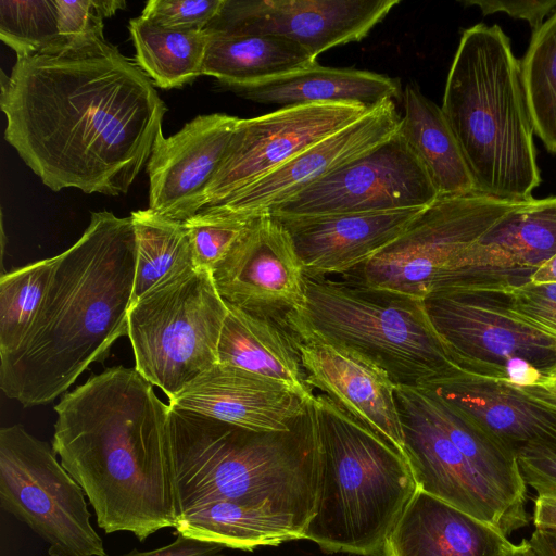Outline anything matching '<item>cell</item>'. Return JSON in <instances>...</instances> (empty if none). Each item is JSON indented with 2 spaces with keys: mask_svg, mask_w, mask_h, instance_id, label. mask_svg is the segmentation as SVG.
Instances as JSON below:
<instances>
[{
  "mask_svg": "<svg viewBox=\"0 0 556 556\" xmlns=\"http://www.w3.org/2000/svg\"><path fill=\"white\" fill-rule=\"evenodd\" d=\"M0 106L7 142L43 185L106 195L129 190L166 112L152 80L106 41L16 58Z\"/></svg>",
  "mask_w": 556,
  "mask_h": 556,
  "instance_id": "1",
  "label": "cell"
},
{
  "mask_svg": "<svg viewBox=\"0 0 556 556\" xmlns=\"http://www.w3.org/2000/svg\"><path fill=\"white\" fill-rule=\"evenodd\" d=\"M52 448L105 533L144 541L176 526L169 405L136 368L115 366L55 405Z\"/></svg>",
  "mask_w": 556,
  "mask_h": 556,
  "instance_id": "2",
  "label": "cell"
},
{
  "mask_svg": "<svg viewBox=\"0 0 556 556\" xmlns=\"http://www.w3.org/2000/svg\"><path fill=\"white\" fill-rule=\"evenodd\" d=\"M136 262L131 216L93 212L83 236L55 256L25 339L0 356V388L7 397L24 407L55 400L128 334Z\"/></svg>",
  "mask_w": 556,
  "mask_h": 556,
  "instance_id": "3",
  "label": "cell"
},
{
  "mask_svg": "<svg viewBox=\"0 0 556 556\" xmlns=\"http://www.w3.org/2000/svg\"><path fill=\"white\" fill-rule=\"evenodd\" d=\"M314 401L288 430L271 432L169 406L177 519L195 507L227 501L264 507L307 527L320 470Z\"/></svg>",
  "mask_w": 556,
  "mask_h": 556,
  "instance_id": "4",
  "label": "cell"
},
{
  "mask_svg": "<svg viewBox=\"0 0 556 556\" xmlns=\"http://www.w3.org/2000/svg\"><path fill=\"white\" fill-rule=\"evenodd\" d=\"M441 109L478 192L508 201L533 198L542 179L521 63L498 25L479 23L463 31Z\"/></svg>",
  "mask_w": 556,
  "mask_h": 556,
  "instance_id": "5",
  "label": "cell"
},
{
  "mask_svg": "<svg viewBox=\"0 0 556 556\" xmlns=\"http://www.w3.org/2000/svg\"><path fill=\"white\" fill-rule=\"evenodd\" d=\"M315 409L320 470L303 539L326 553L384 556L387 540L418 490L405 457L324 394Z\"/></svg>",
  "mask_w": 556,
  "mask_h": 556,
  "instance_id": "6",
  "label": "cell"
},
{
  "mask_svg": "<svg viewBox=\"0 0 556 556\" xmlns=\"http://www.w3.org/2000/svg\"><path fill=\"white\" fill-rule=\"evenodd\" d=\"M300 331L366 357L397 387H426L465 371L434 329L424 299L341 277H306V306L292 334Z\"/></svg>",
  "mask_w": 556,
  "mask_h": 556,
  "instance_id": "7",
  "label": "cell"
},
{
  "mask_svg": "<svg viewBox=\"0 0 556 556\" xmlns=\"http://www.w3.org/2000/svg\"><path fill=\"white\" fill-rule=\"evenodd\" d=\"M226 315L211 270L190 268L155 286L128 313L136 370L170 401L218 363Z\"/></svg>",
  "mask_w": 556,
  "mask_h": 556,
  "instance_id": "8",
  "label": "cell"
},
{
  "mask_svg": "<svg viewBox=\"0 0 556 556\" xmlns=\"http://www.w3.org/2000/svg\"><path fill=\"white\" fill-rule=\"evenodd\" d=\"M504 283L450 286L432 291L424 302L463 369L525 386L556 366V338L514 309Z\"/></svg>",
  "mask_w": 556,
  "mask_h": 556,
  "instance_id": "9",
  "label": "cell"
},
{
  "mask_svg": "<svg viewBox=\"0 0 556 556\" xmlns=\"http://www.w3.org/2000/svg\"><path fill=\"white\" fill-rule=\"evenodd\" d=\"M523 202L480 192L439 195L394 241L338 277L425 299L448 282L473 243Z\"/></svg>",
  "mask_w": 556,
  "mask_h": 556,
  "instance_id": "10",
  "label": "cell"
},
{
  "mask_svg": "<svg viewBox=\"0 0 556 556\" xmlns=\"http://www.w3.org/2000/svg\"><path fill=\"white\" fill-rule=\"evenodd\" d=\"M85 496L47 442L21 425L1 428V507L37 533L50 556H106Z\"/></svg>",
  "mask_w": 556,
  "mask_h": 556,
  "instance_id": "11",
  "label": "cell"
},
{
  "mask_svg": "<svg viewBox=\"0 0 556 556\" xmlns=\"http://www.w3.org/2000/svg\"><path fill=\"white\" fill-rule=\"evenodd\" d=\"M439 195L421 161L396 131L267 214L315 216L424 208Z\"/></svg>",
  "mask_w": 556,
  "mask_h": 556,
  "instance_id": "12",
  "label": "cell"
},
{
  "mask_svg": "<svg viewBox=\"0 0 556 556\" xmlns=\"http://www.w3.org/2000/svg\"><path fill=\"white\" fill-rule=\"evenodd\" d=\"M370 110L345 103L280 108L239 118L203 207H214Z\"/></svg>",
  "mask_w": 556,
  "mask_h": 556,
  "instance_id": "13",
  "label": "cell"
},
{
  "mask_svg": "<svg viewBox=\"0 0 556 556\" xmlns=\"http://www.w3.org/2000/svg\"><path fill=\"white\" fill-rule=\"evenodd\" d=\"M211 273L225 304L292 334L306 306V276L291 241L271 215H260Z\"/></svg>",
  "mask_w": 556,
  "mask_h": 556,
  "instance_id": "14",
  "label": "cell"
},
{
  "mask_svg": "<svg viewBox=\"0 0 556 556\" xmlns=\"http://www.w3.org/2000/svg\"><path fill=\"white\" fill-rule=\"evenodd\" d=\"M404 452L419 490L505 535L528 525L479 476L428 410L420 388L397 387Z\"/></svg>",
  "mask_w": 556,
  "mask_h": 556,
  "instance_id": "15",
  "label": "cell"
},
{
  "mask_svg": "<svg viewBox=\"0 0 556 556\" xmlns=\"http://www.w3.org/2000/svg\"><path fill=\"white\" fill-rule=\"evenodd\" d=\"M399 0H225L206 29L267 34L291 40L316 59L365 38Z\"/></svg>",
  "mask_w": 556,
  "mask_h": 556,
  "instance_id": "16",
  "label": "cell"
},
{
  "mask_svg": "<svg viewBox=\"0 0 556 556\" xmlns=\"http://www.w3.org/2000/svg\"><path fill=\"white\" fill-rule=\"evenodd\" d=\"M238 121L213 113L197 116L170 137L160 132L147 164L149 208L178 222L200 212Z\"/></svg>",
  "mask_w": 556,
  "mask_h": 556,
  "instance_id": "17",
  "label": "cell"
},
{
  "mask_svg": "<svg viewBox=\"0 0 556 556\" xmlns=\"http://www.w3.org/2000/svg\"><path fill=\"white\" fill-rule=\"evenodd\" d=\"M400 121L395 101H388L306 148L214 207L247 215L267 214L278 204L392 137L399 129Z\"/></svg>",
  "mask_w": 556,
  "mask_h": 556,
  "instance_id": "18",
  "label": "cell"
},
{
  "mask_svg": "<svg viewBox=\"0 0 556 556\" xmlns=\"http://www.w3.org/2000/svg\"><path fill=\"white\" fill-rule=\"evenodd\" d=\"M295 338L307 384L321 391L405 457L396 384L388 374L366 357L308 332H296Z\"/></svg>",
  "mask_w": 556,
  "mask_h": 556,
  "instance_id": "19",
  "label": "cell"
},
{
  "mask_svg": "<svg viewBox=\"0 0 556 556\" xmlns=\"http://www.w3.org/2000/svg\"><path fill=\"white\" fill-rule=\"evenodd\" d=\"M425 208V207H424ZM271 215L291 241L309 279L344 275L394 241L424 210Z\"/></svg>",
  "mask_w": 556,
  "mask_h": 556,
  "instance_id": "20",
  "label": "cell"
},
{
  "mask_svg": "<svg viewBox=\"0 0 556 556\" xmlns=\"http://www.w3.org/2000/svg\"><path fill=\"white\" fill-rule=\"evenodd\" d=\"M555 255L556 195L532 198L504 216L465 252L443 288L527 282Z\"/></svg>",
  "mask_w": 556,
  "mask_h": 556,
  "instance_id": "21",
  "label": "cell"
},
{
  "mask_svg": "<svg viewBox=\"0 0 556 556\" xmlns=\"http://www.w3.org/2000/svg\"><path fill=\"white\" fill-rule=\"evenodd\" d=\"M311 403L279 382L217 363L172 399L169 406L271 432L288 430Z\"/></svg>",
  "mask_w": 556,
  "mask_h": 556,
  "instance_id": "22",
  "label": "cell"
},
{
  "mask_svg": "<svg viewBox=\"0 0 556 556\" xmlns=\"http://www.w3.org/2000/svg\"><path fill=\"white\" fill-rule=\"evenodd\" d=\"M426 388L454 405L511 450L556 452V412L501 379L462 371Z\"/></svg>",
  "mask_w": 556,
  "mask_h": 556,
  "instance_id": "23",
  "label": "cell"
},
{
  "mask_svg": "<svg viewBox=\"0 0 556 556\" xmlns=\"http://www.w3.org/2000/svg\"><path fill=\"white\" fill-rule=\"evenodd\" d=\"M502 531L417 490L390 533L384 556H506Z\"/></svg>",
  "mask_w": 556,
  "mask_h": 556,
  "instance_id": "24",
  "label": "cell"
},
{
  "mask_svg": "<svg viewBox=\"0 0 556 556\" xmlns=\"http://www.w3.org/2000/svg\"><path fill=\"white\" fill-rule=\"evenodd\" d=\"M232 91L251 101L281 108L345 103L372 110L401 96L397 79L369 71L321 66L317 62Z\"/></svg>",
  "mask_w": 556,
  "mask_h": 556,
  "instance_id": "25",
  "label": "cell"
},
{
  "mask_svg": "<svg viewBox=\"0 0 556 556\" xmlns=\"http://www.w3.org/2000/svg\"><path fill=\"white\" fill-rule=\"evenodd\" d=\"M227 306L218 363L279 382L306 402L316 397L306 382L298 340L279 325Z\"/></svg>",
  "mask_w": 556,
  "mask_h": 556,
  "instance_id": "26",
  "label": "cell"
},
{
  "mask_svg": "<svg viewBox=\"0 0 556 556\" xmlns=\"http://www.w3.org/2000/svg\"><path fill=\"white\" fill-rule=\"evenodd\" d=\"M208 31L202 75L232 90L276 78L317 62L302 46L267 34Z\"/></svg>",
  "mask_w": 556,
  "mask_h": 556,
  "instance_id": "27",
  "label": "cell"
},
{
  "mask_svg": "<svg viewBox=\"0 0 556 556\" xmlns=\"http://www.w3.org/2000/svg\"><path fill=\"white\" fill-rule=\"evenodd\" d=\"M403 116L397 131L425 166L440 195L477 191L457 139L441 106L408 83L402 93Z\"/></svg>",
  "mask_w": 556,
  "mask_h": 556,
  "instance_id": "28",
  "label": "cell"
},
{
  "mask_svg": "<svg viewBox=\"0 0 556 556\" xmlns=\"http://www.w3.org/2000/svg\"><path fill=\"white\" fill-rule=\"evenodd\" d=\"M175 529L228 548L252 551L301 540L306 526L264 507L220 501L188 510L177 519Z\"/></svg>",
  "mask_w": 556,
  "mask_h": 556,
  "instance_id": "29",
  "label": "cell"
},
{
  "mask_svg": "<svg viewBox=\"0 0 556 556\" xmlns=\"http://www.w3.org/2000/svg\"><path fill=\"white\" fill-rule=\"evenodd\" d=\"M135 63L162 89L178 88L202 75L208 31L159 26L140 15L129 21Z\"/></svg>",
  "mask_w": 556,
  "mask_h": 556,
  "instance_id": "30",
  "label": "cell"
},
{
  "mask_svg": "<svg viewBox=\"0 0 556 556\" xmlns=\"http://www.w3.org/2000/svg\"><path fill=\"white\" fill-rule=\"evenodd\" d=\"M137 262L131 304L161 282L194 268V257L182 222L150 208L131 214Z\"/></svg>",
  "mask_w": 556,
  "mask_h": 556,
  "instance_id": "31",
  "label": "cell"
},
{
  "mask_svg": "<svg viewBox=\"0 0 556 556\" xmlns=\"http://www.w3.org/2000/svg\"><path fill=\"white\" fill-rule=\"evenodd\" d=\"M520 63L534 134L556 155V11L532 33Z\"/></svg>",
  "mask_w": 556,
  "mask_h": 556,
  "instance_id": "32",
  "label": "cell"
},
{
  "mask_svg": "<svg viewBox=\"0 0 556 556\" xmlns=\"http://www.w3.org/2000/svg\"><path fill=\"white\" fill-rule=\"evenodd\" d=\"M55 256L1 275L0 356L16 350L34 324L46 295Z\"/></svg>",
  "mask_w": 556,
  "mask_h": 556,
  "instance_id": "33",
  "label": "cell"
},
{
  "mask_svg": "<svg viewBox=\"0 0 556 556\" xmlns=\"http://www.w3.org/2000/svg\"><path fill=\"white\" fill-rule=\"evenodd\" d=\"M0 38L16 58L65 53L56 0H1Z\"/></svg>",
  "mask_w": 556,
  "mask_h": 556,
  "instance_id": "34",
  "label": "cell"
},
{
  "mask_svg": "<svg viewBox=\"0 0 556 556\" xmlns=\"http://www.w3.org/2000/svg\"><path fill=\"white\" fill-rule=\"evenodd\" d=\"M258 216L211 207L201 210L182 222L191 243L195 267L212 270Z\"/></svg>",
  "mask_w": 556,
  "mask_h": 556,
  "instance_id": "35",
  "label": "cell"
},
{
  "mask_svg": "<svg viewBox=\"0 0 556 556\" xmlns=\"http://www.w3.org/2000/svg\"><path fill=\"white\" fill-rule=\"evenodd\" d=\"M225 0H150L141 15L154 24L179 30H204Z\"/></svg>",
  "mask_w": 556,
  "mask_h": 556,
  "instance_id": "36",
  "label": "cell"
},
{
  "mask_svg": "<svg viewBox=\"0 0 556 556\" xmlns=\"http://www.w3.org/2000/svg\"><path fill=\"white\" fill-rule=\"evenodd\" d=\"M514 309L529 324L556 338V282L503 285Z\"/></svg>",
  "mask_w": 556,
  "mask_h": 556,
  "instance_id": "37",
  "label": "cell"
},
{
  "mask_svg": "<svg viewBox=\"0 0 556 556\" xmlns=\"http://www.w3.org/2000/svg\"><path fill=\"white\" fill-rule=\"evenodd\" d=\"M464 5L478 7L484 16L494 13H506L507 15L526 21L532 28L538 30L544 18L556 11V0H464Z\"/></svg>",
  "mask_w": 556,
  "mask_h": 556,
  "instance_id": "38",
  "label": "cell"
},
{
  "mask_svg": "<svg viewBox=\"0 0 556 556\" xmlns=\"http://www.w3.org/2000/svg\"><path fill=\"white\" fill-rule=\"evenodd\" d=\"M522 479L536 494L556 491V452L528 448L517 454Z\"/></svg>",
  "mask_w": 556,
  "mask_h": 556,
  "instance_id": "39",
  "label": "cell"
},
{
  "mask_svg": "<svg viewBox=\"0 0 556 556\" xmlns=\"http://www.w3.org/2000/svg\"><path fill=\"white\" fill-rule=\"evenodd\" d=\"M224 548L225 546L217 543L177 533L176 540L168 545L147 552L132 549L116 556H224Z\"/></svg>",
  "mask_w": 556,
  "mask_h": 556,
  "instance_id": "40",
  "label": "cell"
},
{
  "mask_svg": "<svg viewBox=\"0 0 556 556\" xmlns=\"http://www.w3.org/2000/svg\"><path fill=\"white\" fill-rule=\"evenodd\" d=\"M510 384L533 402L556 412V366L528 384Z\"/></svg>",
  "mask_w": 556,
  "mask_h": 556,
  "instance_id": "41",
  "label": "cell"
},
{
  "mask_svg": "<svg viewBox=\"0 0 556 556\" xmlns=\"http://www.w3.org/2000/svg\"><path fill=\"white\" fill-rule=\"evenodd\" d=\"M533 523L535 529L556 530V491L536 494Z\"/></svg>",
  "mask_w": 556,
  "mask_h": 556,
  "instance_id": "42",
  "label": "cell"
},
{
  "mask_svg": "<svg viewBox=\"0 0 556 556\" xmlns=\"http://www.w3.org/2000/svg\"><path fill=\"white\" fill-rule=\"evenodd\" d=\"M528 543L534 556H556V530L535 529Z\"/></svg>",
  "mask_w": 556,
  "mask_h": 556,
  "instance_id": "43",
  "label": "cell"
},
{
  "mask_svg": "<svg viewBox=\"0 0 556 556\" xmlns=\"http://www.w3.org/2000/svg\"><path fill=\"white\" fill-rule=\"evenodd\" d=\"M529 281L533 283L556 282V255L540 266Z\"/></svg>",
  "mask_w": 556,
  "mask_h": 556,
  "instance_id": "44",
  "label": "cell"
},
{
  "mask_svg": "<svg viewBox=\"0 0 556 556\" xmlns=\"http://www.w3.org/2000/svg\"><path fill=\"white\" fill-rule=\"evenodd\" d=\"M506 556H534L533 552L528 543V540H523L519 544H514L513 548L507 553Z\"/></svg>",
  "mask_w": 556,
  "mask_h": 556,
  "instance_id": "45",
  "label": "cell"
}]
</instances>
